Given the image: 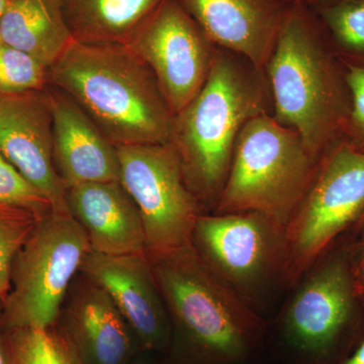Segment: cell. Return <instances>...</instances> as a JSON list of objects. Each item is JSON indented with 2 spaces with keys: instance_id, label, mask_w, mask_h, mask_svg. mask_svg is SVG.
Here are the masks:
<instances>
[{
  "instance_id": "6da1fadb",
  "label": "cell",
  "mask_w": 364,
  "mask_h": 364,
  "mask_svg": "<svg viewBox=\"0 0 364 364\" xmlns=\"http://www.w3.org/2000/svg\"><path fill=\"white\" fill-rule=\"evenodd\" d=\"M265 69L275 119L321 159L343 140L350 92L344 63L313 9L291 4Z\"/></svg>"
},
{
  "instance_id": "7a4b0ae2",
  "label": "cell",
  "mask_w": 364,
  "mask_h": 364,
  "mask_svg": "<svg viewBox=\"0 0 364 364\" xmlns=\"http://www.w3.org/2000/svg\"><path fill=\"white\" fill-rule=\"evenodd\" d=\"M116 146L167 144L173 114L149 67L128 45L74 40L48 69Z\"/></svg>"
},
{
  "instance_id": "3957f363",
  "label": "cell",
  "mask_w": 364,
  "mask_h": 364,
  "mask_svg": "<svg viewBox=\"0 0 364 364\" xmlns=\"http://www.w3.org/2000/svg\"><path fill=\"white\" fill-rule=\"evenodd\" d=\"M147 255L191 363H245L265 332L247 299L208 265L193 243Z\"/></svg>"
},
{
  "instance_id": "277c9868",
  "label": "cell",
  "mask_w": 364,
  "mask_h": 364,
  "mask_svg": "<svg viewBox=\"0 0 364 364\" xmlns=\"http://www.w3.org/2000/svg\"><path fill=\"white\" fill-rule=\"evenodd\" d=\"M247 60L218 48L205 85L173 117L169 144L198 200L217 205L237 139L249 121L267 114V81Z\"/></svg>"
},
{
  "instance_id": "5b68a950",
  "label": "cell",
  "mask_w": 364,
  "mask_h": 364,
  "mask_svg": "<svg viewBox=\"0 0 364 364\" xmlns=\"http://www.w3.org/2000/svg\"><path fill=\"white\" fill-rule=\"evenodd\" d=\"M318 161L293 129L268 114L254 117L237 139L218 213H258L284 230Z\"/></svg>"
},
{
  "instance_id": "8992f818",
  "label": "cell",
  "mask_w": 364,
  "mask_h": 364,
  "mask_svg": "<svg viewBox=\"0 0 364 364\" xmlns=\"http://www.w3.org/2000/svg\"><path fill=\"white\" fill-rule=\"evenodd\" d=\"M364 222V150L343 140L318 161L284 228L279 277L294 287L352 229Z\"/></svg>"
},
{
  "instance_id": "52a82bcc",
  "label": "cell",
  "mask_w": 364,
  "mask_h": 364,
  "mask_svg": "<svg viewBox=\"0 0 364 364\" xmlns=\"http://www.w3.org/2000/svg\"><path fill=\"white\" fill-rule=\"evenodd\" d=\"M90 249L87 235L70 213L52 210L39 218L13 261L11 287L1 301V329L57 324Z\"/></svg>"
},
{
  "instance_id": "ba28073f",
  "label": "cell",
  "mask_w": 364,
  "mask_h": 364,
  "mask_svg": "<svg viewBox=\"0 0 364 364\" xmlns=\"http://www.w3.org/2000/svg\"><path fill=\"white\" fill-rule=\"evenodd\" d=\"M119 182L142 218L148 254L193 244L200 205L176 149L167 144L117 146Z\"/></svg>"
},
{
  "instance_id": "9c48e42d",
  "label": "cell",
  "mask_w": 364,
  "mask_h": 364,
  "mask_svg": "<svg viewBox=\"0 0 364 364\" xmlns=\"http://www.w3.org/2000/svg\"><path fill=\"white\" fill-rule=\"evenodd\" d=\"M127 45L149 67L173 116L202 90L218 50L179 0H164Z\"/></svg>"
},
{
  "instance_id": "30bf717a",
  "label": "cell",
  "mask_w": 364,
  "mask_h": 364,
  "mask_svg": "<svg viewBox=\"0 0 364 364\" xmlns=\"http://www.w3.org/2000/svg\"><path fill=\"white\" fill-rule=\"evenodd\" d=\"M301 282L284 314V335L299 351L326 356L364 310L349 243L334 246Z\"/></svg>"
},
{
  "instance_id": "8fae6325",
  "label": "cell",
  "mask_w": 364,
  "mask_h": 364,
  "mask_svg": "<svg viewBox=\"0 0 364 364\" xmlns=\"http://www.w3.org/2000/svg\"><path fill=\"white\" fill-rule=\"evenodd\" d=\"M284 230L254 212L200 215L193 245L210 267L244 299L279 275Z\"/></svg>"
},
{
  "instance_id": "7c38bea8",
  "label": "cell",
  "mask_w": 364,
  "mask_h": 364,
  "mask_svg": "<svg viewBox=\"0 0 364 364\" xmlns=\"http://www.w3.org/2000/svg\"><path fill=\"white\" fill-rule=\"evenodd\" d=\"M47 87L21 95H0V154L39 189L54 210L69 212L67 188L55 166Z\"/></svg>"
},
{
  "instance_id": "4fadbf2b",
  "label": "cell",
  "mask_w": 364,
  "mask_h": 364,
  "mask_svg": "<svg viewBox=\"0 0 364 364\" xmlns=\"http://www.w3.org/2000/svg\"><path fill=\"white\" fill-rule=\"evenodd\" d=\"M109 294L144 348L160 350L169 340L166 306L147 252L107 255L91 250L80 268Z\"/></svg>"
},
{
  "instance_id": "5bb4252c",
  "label": "cell",
  "mask_w": 364,
  "mask_h": 364,
  "mask_svg": "<svg viewBox=\"0 0 364 364\" xmlns=\"http://www.w3.org/2000/svg\"><path fill=\"white\" fill-rule=\"evenodd\" d=\"M210 42L262 71L272 56L289 0H179Z\"/></svg>"
},
{
  "instance_id": "9a60e30c",
  "label": "cell",
  "mask_w": 364,
  "mask_h": 364,
  "mask_svg": "<svg viewBox=\"0 0 364 364\" xmlns=\"http://www.w3.org/2000/svg\"><path fill=\"white\" fill-rule=\"evenodd\" d=\"M53 152L66 188L87 182L119 181L117 146L73 100L48 85Z\"/></svg>"
},
{
  "instance_id": "2e32d148",
  "label": "cell",
  "mask_w": 364,
  "mask_h": 364,
  "mask_svg": "<svg viewBox=\"0 0 364 364\" xmlns=\"http://www.w3.org/2000/svg\"><path fill=\"white\" fill-rule=\"evenodd\" d=\"M66 205L87 235L91 250L107 255L147 252L142 218L121 182L69 186Z\"/></svg>"
},
{
  "instance_id": "e0dca14e",
  "label": "cell",
  "mask_w": 364,
  "mask_h": 364,
  "mask_svg": "<svg viewBox=\"0 0 364 364\" xmlns=\"http://www.w3.org/2000/svg\"><path fill=\"white\" fill-rule=\"evenodd\" d=\"M87 279V277H86ZM72 296L62 329L85 364H126L130 327L105 289L87 279Z\"/></svg>"
},
{
  "instance_id": "ac0fdd59",
  "label": "cell",
  "mask_w": 364,
  "mask_h": 364,
  "mask_svg": "<svg viewBox=\"0 0 364 364\" xmlns=\"http://www.w3.org/2000/svg\"><path fill=\"white\" fill-rule=\"evenodd\" d=\"M73 41L62 0H9L0 21V42L49 68Z\"/></svg>"
},
{
  "instance_id": "d6986e66",
  "label": "cell",
  "mask_w": 364,
  "mask_h": 364,
  "mask_svg": "<svg viewBox=\"0 0 364 364\" xmlns=\"http://www.w3.org/2000/svg\"><path fill=\"white\" fill-rule=\"evenodd\" d=\"M164 0H62L75 41L127 45Z\"/></svg>"
},
{
  "instance_id": "ffe728a7",
  "label": "cell",
  "mask_w": 364,
  "mask_h": 364,
  "mask_svg": "<svg viewBox=\"0 0 364 364\" xmlns=\"http://www.w3.org/2000/svg\"><path fill=\"white\" fill-rule=\"evenodd\" d=\"M2 330V329H1ZM6 364H85L62 327L2 330Z\"/></svg>"
},
{
  "instance_id": "44dd1931",
  "label": "cell",
  "mask_w": 364,
  "mask_h": 364,
  "mask_svg": "<svg viewBox=\"0 0 364 364\" xmlns=\"http://www.w3.org/2000/svg\"><path fill=\"white\" fill-rule=\"evenodd\" d=\"M313 11L341 61L364 65V0H334Z\"/></svg>"
},
{
  "instance_id": "7402d4cb",
  "label": "cell",
  "mask_w": 364,
  "mask_h": 364,
  "mask_svg": "<svg viewBox=\"0 0 364 364\" xmlns=\"http://www.w3.org/2000/svg\"><path fill=\"white\" fill-rule=\"evenodd\" d=\"M48 69L32 55L0 42V95L44 90Z\"/></svg>"
},
{
  "instance_id": "603a6c76",
  "label": "cell",
  "mask_w": 364,
  "mask_h": 364,
  "mask_svg": "<svg viewBox=\"0 0 364 364\" xmlns=\"http://www.w3.org/2000/svg\"><path fill=\"white\" fill-rule=\"evenodd\" d=\"M43 217V215H42ZM39 215L23 208L0 207V301L11 287L13 261L32 233Z\"/></svg>"
},
{
  "instance_id": "cb8c5ba5",
  "label": "cell",
  "mask_w": 364,
  "mask_h": 364,
  "mask_svg": "<svg viewBox=\"0 0 364 364\" xmlns=\"http://www.w3.org/2000/svg\"><path fill=\"white\" fill-rule=\"evenodd\" d=\"M0 207L23 208L39 217L54 210L51 202L0 154Z\"/></svg>"
},
{
  "instance_id": "d4e9b609",
  "label": "cell",
  "mask_w": 364,
  "mask_h": 364,
  "mask_svg": "<svg viewBox=\"0 0 364 364\" xmlns=\"http://www.w3.org/2000/svg\"><path fill=\"white\" fill-rule=\"evenodd\" d=\"M344 65L350 92V114L343 139L354 147L364 150V65Z\"/></svg>"
},
{
  "instance_id": "484cf974",
  "label": "cell",
  "mask_w": 364,
  "mask_h": 364,
  "mask_svg": "<svg viewBox=\"0 0 364 364\" xmlns=\"http://www.w3.org/2000/svg\"><path fill=\"white\" fill-rule=\"evenodd\" d=\"M349 249L355 279L364 277V222L359 228L358 238L349 243Z\"/></svg>"
},
{
  "instance_id": "4316f807",
  "label": "cell",
  "mask_w": 364,
  "mask_h": 364,
  "mask_svg": "<svg viewBox=\"0 0 364 364\" xmlns=\"http://www.w3.org/2000/svg\"><path fill=\"white\" fill-rule=\"evenodd\" d=\"M342 364H364V340L359 344L356 350Z\"/></svg>"
},
{
  "instance_id": "83f0119b",
  "label": "cell",
  "mask_w": 364,
  "mask_h": 364,
  "mask_svg": "<svg viewBox=\"0 0 364 364\" xmlns=\"http://www.w3.org/2000/svg\"><path fill=\"white\" fill-rule=\"evenodd\" d=\"M291 4H303L311 9L322 6V4H328V2L334 1V0H289Z\"/></svg>"
},
{
  "instance_id": "f1b7e54d",
  "label": "cell",
  "mask_w": 364,
  "mask_h": 364,
  "mask_svg": "<svg viewBox=\"0 0 364 364\" xmlns=\"http://www.w3.org/2000/svg\"><path fill=\"white\" fill-rule=\"evenodd\" d=\"M354 287H355V294L359 303L364 309V277L355 279V286Z\"/></svg>"
},
{
  "instance_id": "f546056e",
  "label": "cell",
  "mask_w": 364,
  "mask_h": 364,
  "mask_svg": "<svg viewBox=\"0 0 364 364\" xmlns=\"http://www.w3.org/2000/svg\"><path fill=\"white\" fill-rule=\"evenodd\" d=\"M0 317H1V301H0ZM0 364H6V351H4L1 327H0Z\"/></svg>"
},
{
  "instance_id": "4dcf8cb0",
  "label": "cell",
  "mask_w": 364,
  "mask_h": 364,
  "mask_svg": "<svg viewBox=\"0 0 364 364\" xmlns=\"http://www.w3.org/2000/svg\"><path fill=\"white\" fill-rule=\"evenodd\" d=\"M9 0H0V21H1L2 16H4V11H6Z\"/></svg>"
}]
</instances>
